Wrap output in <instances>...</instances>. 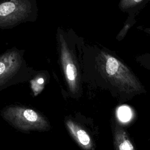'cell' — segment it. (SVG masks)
I'll return each mask as SVG.
<instances>
[{
	"label": "cell",
	"instance_id": "obj_1",
	"mask_svg": "<svg viewBox=\"0 0 150 150\" xmlns=\"http://www.w3.org/2000/svg\"><path fill=\"white\" fill-rule=\"evenodd\" d=\"M101 57L105 77L119 94L132 97L146 93L138 77L121 59L107 52H102Z\"/></svg>",
	"mask_w": 150,
	"mask_h": 150
},
{
	"label": "cell",
	"instance_id": "obj_4",
	"mask_svg": "<svg viewBox=\"0 0 150 150\" xmlns=\"http://www.w3.org/2000/svg\"><path fill=\"white\" fill-rule=\"evenodd\" d=\"M67 127L78 145L84 150H91L93 148V142L89 134L79 126L71 122H67Z\"/></svg>",
	"mask_w": 150,
	"mask_h": 150
},
{
	"label": "cell",
	"instance_id": "obj_10",
	"mask_svg": "<svg viewBox=\"0 0 150 150\" xmlns=\"http://www.w3.org/2000/svg\"><path fill=\"white\" fill-rule=\"evenodd\" d=\"M5 69V64L3 62H0V75L2 74V73L4 71Z\"/></svg>",
	"mask_w": 150,
	"mask_h": 150
},
{
	"label": "cell",
	"instance_id": "obj_11",
	"mask_svg": "<svg viewBox=\"0 0 150 150\" xmlns=\"http://www.w3.org/2000/svg\"><path fill=\"white\" fill-rule=\"evenodd\" d=\"M43 79H40L38 80V83H40V84H42L43 83Z\"/></svg>",
	"mask_w": 150,
	"mask_h": 150
},
{
	"label": "cell",
	"instance_id": "obj_8",
	"mask_svg": "<svg viewBox=\"0 0 150 150\" xmlns=\"http://www.w3.org/2000/svg\"><path fill=\"white\" fill-rule=\"evenodd\" d=\"M67 77L70 81L76 80L77 76V70L75 66L73 63H69L66 66Z\"/></svg>",
	"mask_w": 150,
	"mask_h": 150
},
{
	"label": "cell",
	"instance_id": "obj_2",
	"mask_svg": "<svg viewBox=\"0 0 150 150\" xmlns=\"http://www.w3.org/2000/svg\"><path fill=\"white\" fill-rule=\"evenodd\" d=\"M5 117L13 126L22 131H45L49 128L47 121L30 109L10 110L6 113Z\"/></svg>",
	"mask_w": 150,
	"mask_h": 150
},
{
	"label": "cell",
	"instance_id": "obj_3",
	"mask_svg": "<svg viewBox=\"0 0 150 150\" xmlns=\"http://www.w3.org/2000/svg\"><path fill=\"white\" fill-rule=\"evenodd\" d=\"M113 139L115 150H135L128 133L117 122L113 129Z\"/></svg>",
	"mask_w": 150,
	"mask_h": 150
},
{
	"label": "cell",
	"instance_id": "obj_5",
	"mask_svg": "<svg viewBox=\"0 0 150 150\" xmlns=\"http://www.w3.org/2000/svg\"><path fill=\"white\" fill-rule=\"evenodd\" d=\"M144 0H121L119 2L118 6L121 11H125L144 3Z\"/></svg>",
	"mask_w": 150,
	"mask_h": 150
},
{
	"label": "cell",
	"instance_id": "obj_7",
	"mask_svg": "<svg viewBox=\"0 0 150 150\" xmlns=\"http://www.w3.org/2000/svg\"><path fill=\"white\" fill-rule=\"evenodd\" d=\"M135 60L140 66L150 71V54L145 53L137 56Z\"/></svg>",
	"mask_w": 150,
	"mask_h": 150
},
{
	"label": "cell",
	"instance_id": "obj_6",
	"mask_svg": "<svg viewBox=\"0 0 150 150\" xmlns=\"http://www.w3.org/2000/svg\"><path fill=\"white\" fill-rule=\"evenodd\" d=\"M16 6L13 2H6L0 5V16H6L11 14Z\"/></svg>",
	"mask_w": 150,
	"mask_h": 150
},
{
	"label": "cell",
	"instance_id": "obj_9",
	"mask_svg": "<svg viewBox=\"0 0 150 150\" xmlns=\"http://www.w3.org/2000/svg\"><path fill=\"white\" fill-rule=\"evenodd\" d=\"M138 29L141 30L142 31L144 32L145 33L150 35V28H145V27H143V26H138L137 28Z\"/></svg>",
	"mask_w": 150,
	"mask_h": 150
}]
</instances>
